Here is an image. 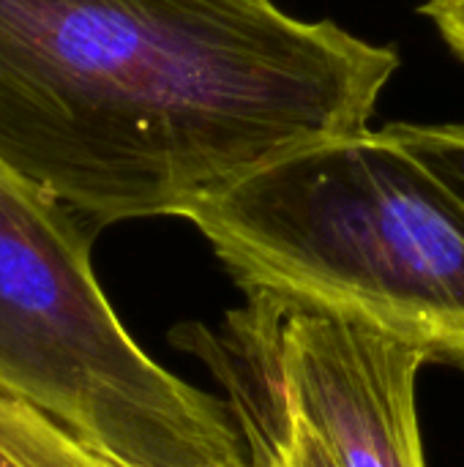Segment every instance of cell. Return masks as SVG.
<instances>
[{
	"label": "cell",
	"instance_id": "obj_2",
	"mask_svg": "<svg viewBox=\"0 0 464 467\" xmlns=\"http://www.w3.org/2000/svg\"><path fill=\"white\" fill-rule=\"evenodd\" d=\"M189 222L252 304L339 315L464 372V202L391 126L287 153Z\"/></svg>",
	"mask_w": 464,
	"mask_h": 467
},
{
	"label": "cell",
	"instance_id": "obj_4",
	"mask_svg": "<svg viewBox=\"0 0 464 467\" xmlns=\"http://www.w3.org/2000/svg\"><path fill=\"white\" fill-rule=\"evenodd\" d=\"M271 320H243L268 356L271 419L309 430L334 467H424L416 383L427 353L372 326L317 312L252 304Z\"/></svg>",
	"mask_w": 464,
	"mask_h": 467
},
{
	"label": "cell",
	"instance_id": "obj_7",
	"mask_svg": "<svg viewBox=\"0 0 464 467\" xmlns=\"http://www.w3.org/2000/svg\"><path fill=\"white\" fill-rule=\"evenodd\" d=\"M243 438H257L268 443L279 467H334L320 443L309 435V430L290 419H241Z\"/></svg>",
	"mask_w": 464,
	"mask_h": 467
},
{
	"label": "cell",
	"instance_id": "obj_8",
	"mask_svg": "<svg viewBox=\"0 0 464 467\" xmlns=\"http://www.w3.org/2000/svg\"><path fill=\"white\" fill-rule=\"evenodd\" d=\"M424 14L435 22L449 47L464 57V0H429Z\"/></svg>",
	"mask_w": 464,
	"mask_h": 467
},
{
	"label": "cell",
	"instance_id": "obj_3",
	"mask_svg": "<svg viewBox=\"0 0 464 467\" xmlns=\"http://www.w3.org/2000/svg\"><path fill=\"white\" fill-rule=\"evenodd\" d=\"M82 227L0 164V394L44 410L112 467H246L224 405L123 328Z\"/></svg>",
	"mask_w": 464,
	"mask_h": 467
},
{
	"label": "cell",
	"instance_id": "obj_1",
	"mask_svg": "<svg viewBox=\"0 0 464 467\" xmlns=\"http://www.w3.org/2000/svg\"><path fill=\"white\" fill-rule=\"evenodd\" d=\"M399 55L273 0H0V164L85 224L183 216L369 129Z\"/></svg>",
	"mask_w": 464,
	"mask_h": 467
},
{
	"label": "cell",
	"instance_id": "obj_6",
	"mask_svg": "<svg viewBox=\"0 0 464 467\" xmlns=\"http://www.w3.org/2000/svg\"><path fill=\"white\" fill-rule=\"evenodd\" d=\"M391 131L464 202V123H391Z\"/></svg>",
	"mask_w": 464,
	"mask_h": 467
},
{
	"label": "cell",
	"instance_id": "obj_9",
	"mask_svg": "<svg viewBox=\"0 0 464 467\" xmlns=\"http://www.w3.org/2000/svg\"><path fill=\"white\" fill-rule=\"evenodd\" d=\"M249 443V462L246 467H279L273 460V451L268 449V443L257 441V438H243Z\"/></svg>",
	"mask_w": 464,
	"mask_h": 467
},
{
	"label": "cell",
	"instance_id": "obj_5",
	"mask_svg": "<svg viewBox=\"0 0 464 467\" xmlns=\"http://www.w3.org/2000/svg\"><path fill=\"white\" fill-rule=\"evenodd\" d=\"M0 467H112L44 410L0 394Z\"/></svg>",
	"mask_w": 464,
	"mask_h": 467
}]
</instances>
